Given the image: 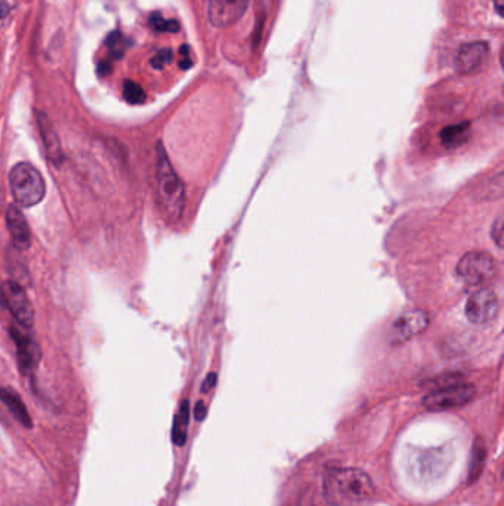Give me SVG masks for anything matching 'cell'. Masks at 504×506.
<instances>
[{"label":"cell","instance_id":"6da1fadb","mask_svg":"<svg viewBox=\"0 0 504 506\" xmlns=\"http://www.w3.org/2000/svg\"><path fill=\"white\" fill-rule=\"evenodd\" d=\"M322 490L333 506H359L373 499L376 489L367 473L356 468H329Z\"/></svg>","mask_w":504,"mask_h":506},{"label":"cell","instance_id":"7a4b0ae2","mask_svg":"<svg viewBox=\"0 0 504 506\" xmlns=\"http://www.w3.org/2000/svg\"><path fill=\"white\" fill-rule=\"evenodd\" d=\"M155 190H157V203L164 220L171 222L181 220L187 200L185 187L182 179L175 172L162 142L155 148Z\"/></svg>","mask_w":504,"mask_h":506},{"label":"cell","instance_id":"3957f363","mask_svg":"<svg viewBox=\"0 0 504 506\" xmlns=\"http://www.w3.org/2000/svg\"><path fill=\"white\" fill-rule=\"evenodd\" d=\"M9 187L17 204L33 208L46 194V184L42 174L29 162H19L9 172Z\"/></svg>","mask_w":504,"mask_h":506},{"label":"cell","instance_id":"277c9868","mask_svg":"<svg viewBox=\"0 0 504 506\" xmlns=\"http://www.w3.org/2000/svg\"><path fill=\"white\" fill-rule=\"evenodd\" d=\"M475 394L476 390L473 385L460 381L430 391L423 399V406L432 412L451 411L469 403Z\"/></svg>","mask_w":504,"mask_h":506},{"label":"cell","instance_id":"5b68a950","mask_svg":"<svg viewBox=\"0 0 504 506\" xmlns=\"http://www.w3.org/2000/svg\"><path fill=\"white\" fill-rule=\"evenodd\" d=\"M497 274V262L487 252H469L459 261L457 275L466 284L479 286L493 280Z\"/></svg>","mask_w":504,"mask_h":506},{"label":"cell","instance_id":"8992f818","mask_svg":"<svg viewBox=\"0 0 504 506\" xmlns=\"http://www.w3.org/2000/svg\"><path fill=\"white\" fill-rule=\"evenodd\" d=\"M30 330L31 329L22 328L18 323L9 326V335L17 346L18 366L22 375H29V373L38 367L42 357L40 346Z\"/></svg>","mask_w":504,"mask_h":506},{"label":"cell","instance_id":"52a82bcc","mask_svg":"<svg viewBox=\"0 0 504 506\" xmlns=\"http://www.w3.org/2000/svg\"><path fill=\"white\" fill-rule=\"evenodd\" d=\"M2 299L5 307L9 309L12 317L15 319L18 324H21L22 328H29V329L33 328L34 324L33 305L26 291H24V287L19 283L14 280L5 282L2 287Z\"/></svg>","mask_w":504,"mask_h":506},{"label":"cell","instance_id":"ba28073f","mask_svg":"<svg viewBox=\"0 0 504 506\" xmlns=\"http://www.w3.org/2000/svg\"><path fill=\"white\" fill-rule=\"evenodd\" d=\"M498 298L493 289L482 287L475 291L466 304V316L473 324H487L497 316Z\"/></svg>","mask_w":504,"mask_h":506},{"label":"cell","instance_id":"9c48e42d","mask_svg":"<svg viewBox=\"0 0 504 506\" xmlns=\"http://www.w3.org/2000/svg\"><path fill=\"white\" fill-rule=\"evenodd\" d=\"M250 0H209L207 17L213 27L225 29L238 22L246 14Z\"/></svg>","mask_w":504,"mask_h":506},{"label":"cell","instance_id":"30bf717a","mask_svg":"<svg viewBox=\"0 0 504 506\" xmlns=\"http://www.w3.org/2000/svg\"><path fill=\"white\" fill-rule=\"evenodd\" d=\"M429 326V316L423 309H410L393 321L391 328V341L402 344L414 336L423 333Z\"/></svg>","mask_w":504,"mask_h":506},{"label":"cell","instance_id":"8fae6325","mask_svg":"<svg viewBox=\"0 0 504 506\" xmlns=\"http://www.w3.org/2000/svg\"><path fill=\"white\" fill-rule=\"evenodd\" d=\"M489 58V45L487 42H471L462 45L455 54L454 64L463 75L475 73L482 68Z\"/></svg>","mask_w":504,"mask_h":506},{"label":"cell","instance_id":"7c38bea8","mask_svg":"<svg viewBox=\"0 0 504 506\" xmlns=\"http://www.w3.org/2000/svg\"><path fill=\"white\" fill-rule=\"evenodd\" d=\"M6 225L14 247L19 252L27 250L31 246L30 227L17 204H9L6 208Z\"/></svg>","mask_w":504,"mask_h":506},{"label":"cell","instance_id":"4fadbf2b","mask_svg":"<svg viewBox=\"0 0 504 506\" xmlns=\"http://www.w3.org/2000/svg\"><path fill=\"white\" fill-rule=\"evenodd\" d=\"M38 126H39V130H40V137H42L47 158H49V160L54 164L59 166L64 162V153H63V147H61V141H59L49 117H47L42 112L38 113Z\"/></svg>","mask_w":504,"mask_h":506},{"label":"cell","instance_id":"5bb4252c","mask_svg":"<svg viewBox=\"0 0 504 506\" xmlns=\"http://www.w3.org/2000/svg\"><path fill=\"white\" fill-rule=\"evenodd\" d=\"M0 397H2V401L8 407L10 415L14 416L22 427L31 428L33 420L30 417V413L27 411L26 404L22 403L21 397L15 391H12L10 388H3L2 391H0Z\"/></svg>","mask_w":504,"mask_h":506},{"label":"cell","instance_id":"9a60e30c","mask_svg":"<svg viewBox=\"0 0 504 506\" xmlns=\"http://www.w3.org/2000/svg\"><path fill=\"white\" fill-rule=\"evenodd\" d=\"M471 135V123L462 122L459 125H452L441 132V142L447 148H459L467 142Z\"/></svg>","mask_w":504,"mask_h":506},{"label":"cell","instance_id":"2e32d148","mask_svg":"<svg viewBox=\"0 0 504 506\" xmlns=\"http://www.w3.org/2000/svg\"><path fill=\"white\" fill-rule=\"evenodd\" d=\"M188 425H189V401L184 400L178 408L172 428V440L176 445H179V447H182V445L187 443Z\"/></svg>","mask_w":504,"mask_h":506},{"label":"cell","instance_id":"e0dca14e","mask_svg":"<svg viewBox=\"0 0 504 506\" xmlns=\"http://www.w3.org/2000/svg\"><path fill=\"white\" fill-rule=\"evenodd\" d=\"M485 463V445L481 440H476L473 450H472V461L469 466V483L472 484L473 481L481 475L482 468Z\"/></svg>","mask_w":504,"mask_h":506},{"label":"cell","instance_id":"ac0fdd59","mask_svg":"<svg viewBox=\"0 0 504 506\" xmlns=\"http://www.w3.org/2000/svg\"><path fill=\"white\" fill-rule=\"evenodd\" d=\"M105 45L108 47V51H110V55L114 59H120L126 54L127 47L130 45V40L127 38H125V36L120 31H113L108 34V38L105 39Z\"/></svg>","mask_w":504,"mask_h":506},{"label":"cell","instance_id":"d6986e66","mask_svg":"<svg viewBox=\"0 0 504 506\" xmlns=\"http://www.w3.org/2000/svg\"><path fill=\"white\" fill-rule=\"evenodd\" d=\"M123 96L125 100L129 102V104H142L143 101H145L147 95H145V91H143L138 83H135L134 80H126L125 84H123Z\"/></svg>","mask_w":504,"mask_h":506},{"label":"cell","instance_id":"ffe728a7","mask_svg":"<svg viewBox=\"0 0 504 506\" xmlns=\"http://www.w3.org/2000/svg\"><path fill=\"white\" fill-rule=\"evenodd\" d=\"M150 27L154 31H169V33H176L179 30V24L175 20H169L166 21L160 14H152L150 17Z\"/></svg>","mask_w":504,"mask_h":506},{"label":"cell","instance_id":"44dd1931","mask_svg":"<svg viewBox=\"0 0 504 506\" xmlns=\"http://www.w3.org/2000/svg\"><path fill=\"white\" fill-rule=\"evenodd\" d=\"M491 237H493L494 243L504 249V212L494 221L493 227H491Z\"/></svg>","mask_w":504,"mask_h":506},{"label":"cell","instance_id":"7402d4cb","mask_svg":"<svg viewBox=\"0 0 504 506\" xmlns=\"http://www.w3.org/2000/svg\"><path fill=\"white\" fill-rule=\"evenodd\" d=\"M173 59V51L172 49H162L151 58V66L155 70H163L167 64H171Z\"/></svg>","mask_w":504,"mask_h":506},{"label":"cell","instance_id":"603a6c76","mask_svg":"<svg viewBox=\"0 0 504 506\" xmlns=\"http://www.w3.org/2000/svg\"><path fill=\"white\" fill-rule=\"evenodd\" d=\"M179 55H181V59H179V67H181L182 70H189L191 67H193V61H191L188 45H182L181 49H179Z\"/></svg>","mask_w":504,"mask_h":506},{"label":"cell","instance_id":"cb8c5ba5","mask_svg":"<svg viewBox=\"0 0 504 506\" xmlns=\"http://www.w3.org/2000/svg\"><path fill=\"white\" fill-rule=\"evenodd\" d=\"M216 381H218V375H216V373H210V375H207V378L204 379V382L201 385V391L204 394H207L210 390L214 388Z\"/></svg>","mask_w":504,"mask_h":506},{"label":"cell","instance_id":"d4e9b609","mask_svg":"<svg viewBox=\"0 0 504 506\" xmlns=\"http://www.w3.org/2000/svg\"><path fill=\"white\" fill-rule=\"evenodd\" d=\"M194 413H196V419H197V420H203L204 417H206V413H207V407H206V404H204L203 401H198V403L196 404Z\"/></svg>","mask_w":504,"mask_h":506},{"label":"cell","instance_id":"484cf974","mask_svg":"<svg viewBox=\"0 0 504 506\" xmlns=\"http://www.w3.org/2000/svg\"><path fill=\"white\" fill-rule=\"evenodd\" d=\"M98 71H100V75H110V73H111V64L108 63V61H102V63H100V66H98Z\"/></svg>","mask_w":504,"mask_h":506},{"label":"cell","instance_id":"4316f807","mask_svg":"<svg viewBox=\"0 0 504 506\" xmlns=\"http://www.w3.org/2000/svg\"><path fill=\"white\" fill-rule=\"evenodd\" d=\"M494 8L497 10V14L504 18V0H494Z\"/></svg>","mask_w":504,"mask_h":506},{"label":"cell","instance_id":"83f0119b","mask_svg":"<svg viewBox=\"0 0 504 506\" xmlns=\"http://www.w3.org/2000/svg\"><path fill=\"white\" fill-rule=\"evenodd\" d=\"M501 66L504 68V47H503V52H501Z\"/></svg>","mask_w":504,"mask_h":506}]
</instances>
